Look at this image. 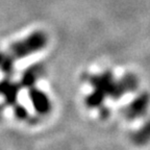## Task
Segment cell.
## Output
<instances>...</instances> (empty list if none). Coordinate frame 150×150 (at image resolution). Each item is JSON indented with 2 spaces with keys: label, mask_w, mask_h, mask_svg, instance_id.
Returning a JSON list of instances; mask_svg holds the SVG:
<instances>
[{
  "label": "cell",
  "mask_w": 150,
  "mask_h": 150,
  "mask_svg": "<svg viewBox=\"0 0 150 150\" xmlns=\"http://www.w3.org/2000/svg\"><path fill=\"white\" fill-rule=\"evenodd\" d=\"M47 44V37L45 33L37 31L28 35L26 39L12 45L8 51V55L14 61L23 59L25 56L40 51Z\"/></svg>",
  "instance_id": "7a4b0ae2"
},
{
  "label": "cell",
  "mask_w": 150,
  "mask_h": 150,
  "mask_svg": "<svg viewBox=\"0 0 150 150\" xmlns=\"http://www.w3.org/2000/svg\"><path fill=\"white\" fill-rule=\"evenodd\" d=\"M15 112L20 119H25V118H27L28 115V112L26 110V108L22 105H17L16 108H15Z\"/></svg>",
  "instance_id": "ba28073f"
},
{
  "label": "cell",
  "mask_w": 150,
  "mask_h": 150,
  "mask_svg": "<svg viewBox=\"0 0 150 150\" xmlns=\"http://www.w3.org/2000/svg\"><path fill=\"white\" fill-rule=\"evenodd\" d=\"M29 98L35 110L40 114H47L51 108V103L46 94H44L33 86L29 88Z\"/></svg>",
  "instance_id": "3957f363"
},
{
  "label": "cell",
  "mask_w": 150,
  "mask_h": 150,
  "mask_svg": "<svg viewBox=\"0 0 150 150\" xmlns=\"http://www.w3.org/2000/svg\"><path fill=\"white\" fill-rule=\"evenodd\" d=\"M14 63L15 61L8 55V54L0 53V70L4 74L11 75L14 70Z\"/></svg>",
  "instance_id": "52a82bcc"
},
{
  "label": "cell",
  "mask_w": 150,
  "mask_h": 150,
  "mask_svg": "<svg viewBox=\"0 0 150 150\" xmlns=\"http://www.w3.org/2000/svg\"><path fill=\"white\" fill-rule=\"evenodd\" d=\"M18 91V83H15L9 80H4V81L0 82V93L3 94V96L8 104H14L16 102Z\"/></svg>",
  "instance_id": "5b68a950"
},
{
  "label": "cell",
  "mask_w": 150,
  "mask_h": 150,
  "mask_svg": "<svg viewBox=\"0 0 150 150\" xmlns=\"http://www.w3.org/2000/svg\"><path fill=\"white\" fill-rule=\"evenodd\" d=\"M148 104H149L148 95L147 94H142L127 108L126 115L130 118H137V116L143 115L147 110Z\"/></svg>",
  "instance_id": "277c9868"
},
{
  "label": "cell",
  "mask_w": 150,
  "mask_h": 150,
  "mask_svg": "<svg viewBox=\"0 0 150 150\" xmlns=\"http://www.w3.org/2000/svg\"><path fill=\"white\" fill-rule=\"evenodd\" d=\"M41 74H42V67L41 66H31L30 68H28L24 72V75L22 76L21 83L28 88L33 87L38 78L41 76Z\"/></svg>",
  "instance_id": "8992f818"
},
{
  "label": "cell",
  "mask_w": 150,
  "mask_h": 150,
  "mask_svg": "<svg viewBox=\"0 0 150 150\" xmlns=\"http://www.w3.org/2000/svg\"><path fill=\"white\" fill-rule=\"evenodd\" d=\"M91 82L94 86V92L88 97L87 102L93 108L100 105L106 96L119 97L125 92L134 91L138 87V81L134 75H127L117 82L110 72L92 77Z\"/></svg>",
  "instance_id": "6da1fadb"
}]
</instances>
